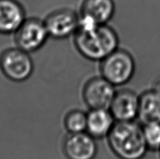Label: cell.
Instances as JSON below:
<instances>
[{"label": "cell", "instance_id": "1", "mask_svg": "<svg viewBox=\"0 0 160 159\" xmlns=\"http://www.w3.org/2000/svg\"><path fill=\"white\" fill-rule=\"evenodd\" d=\"M73 43L83 57L101 62L119 48L120 39L117 31L110 26L96 24L78 26L73 35Z\"/></svg>", "mask_w": 160, "mask_h": 159}, {"label": "cell", "instance_id": "2", "mask_svg": "<svg viewBox=\"0 0 160 159\" xmlns=\"http://www.w3.org/2000/svg\"><path fill=\"white\" fill-rule=\"evenodd\" d=\"M107 138L109 147L120 159H142L148 151L142 125L135 121L117 122Z\"/></svg>", "mask_w": 160, "mask_h": 159}, {"label": "cell", "instance_id": "3", "mask_svg": "<svg viewBox=\"0 0 160 159\" xmlns=\"http://www.w3.org/2000/svg\"><path fill=\"white\" fill-rule=\"evenodd\" d=\"M100 73L115 87L128 84L134 76L135 60L125 49L117 48L100 62Z\"/></svg>", "mask_w": 160, "mask_h": 159}, {"label": "cell", "instance_id": "4", "mask_svg": "<svg viewBox=\"0 0 160 159\" xmlns=\"http://www.w3.org/2000/svg\"><path fill=\"white\" fill-rule=\"evenodd\" d=\"M0 68L3 74L14 82L29 79L34 69L30 53L17 48H8L0 55Z\"/></svg>", "mask_w": 160, "mask_h": 159}, {"label": "cell", "instance_id": "5", "mask_svg": "<svg viewBox=\"0 0 160 159\" xmlns=\"http://www.w3.org/2000/svg\"><path fill=\"white\" fill-rule=\"evenodd\" d=\"M17 47L28 53L40 50L49 37L44 20L36 17L26 18L14 33Z\"/></svg>", "mask_w": 160, "mask_h": 159}, {"label": "cell", "instance_id": "6", "mask_svg": "<svg viewBox=\"0 0 160 159\" xmlns=\"http://www.w3.org/2000/svg\"><path fill=\"white\" fill-rule=\"evenodd\" d=\"M115 87L102 76L92 77L83 87V100L89 109H109L117 92Z\"/></svg>", "mask_w": 160, "mask_h": 159}, {"label": "cell", "instance_id": "7", "mask_svg": "<svg viewBox=\"0 0 160 159\" xmlns=\"http://www.w3.org/2000/svg\"><path fill=\"white\" fill-rule=\"evenodd\" d=\"M79 14L70 9L50 12L44 20L49 37L62 40L74 35L79 26Z\"/></svg>", "mask_w": 160, "mask_h": 159}, {"label": "cell", "instance_id": "8", "mask_svg": "<svg viewBox=\"0 0 160 159\" xmlns=\"http://www.w3.org/2000/svg\"><path fill=\"white\" fill-rule=\"evenodd\" d=\"M62 151L67 159H94L98 146L96 140L87 132H68L62 142Z\"/></svg>", "mask_w": 160, "mask_h": 159}, {"label": "cell", "instance_id": "9", "mask_svg": "<svg viewBox=\"0 0 160 159\" xmlns=\"http://www.w3.org/2000/svg\"><path fill=\"white\" fill-rule=\"evenodd\" d=\"M139 107V95L131 89L117 90L109 111L116 122L135 121L138 118Z\"/></svg>", "mask_w": 160, "mask_h": 159}, {"label": "cell", "instance_id": "10", "mask_svg": "<svg viewBox=\"0 0 160 159\" xmlns=\"http://www.w3.org/2000/svg\"><path fill=\"white\" fill-rule=\"evenodd\" d=\"M26 18L24 8L17 0H0V34H14Z\"/></svg>", "mask_w": 160, "mask_h": 159}, {"label": "cell", "instance_id": "11", "mask_svg": "<svg viewBox=\"0 0 160 159\" xmlns=\"http://www.w3.org/2000/svg\"><path fill=\"white\" fill-rule=\"evenodd\" d=\"M116 11L114 0H83L79 16L98 24H108Z\"/></svg>", "mask_w": 160, "mask_h": 159}, {"label": "cell", "instance_id": "12", "mask_svg": "<svg viewBox=\"0 0 160 159\" xmlns=\"http://www.w3.org/2000/svg\"><path fill=\"white\" fill-rule=\"evenodd\" d=\"M116 123L109 109H89L87 112L86 132L95 140L105 138L110 133Z\"/></svg>", "mask_w": 160, "mask_h": 159}, {"label": "cell", "instance_id": "13", "mask_svg": "<svg viewBox=\"0 0 160 159\" xmlns=\"http://www.w3.org/2000/svg\"><path fill=\"white\" fill-rule=\"evenodd\" d=\"M138 118L142 125L160 123V94L150 89L139 95Z\"/></svg>", "mask_w": 160, "mask_h": 159}, {"label": "cell", "instance_id": "14", "mask_svg": "<svg viewBox=\"0 0 160 159\" xmlns=\"http://www.w3.org/2000/svg\"><path fill=\"white\" fill-rule=\"evenodd\" d=\"M64 127L70 133L86 132L87 112L81 109H72L66 114L63 119Z\"/></svg>", "mask_w": 160, "mask_h": 159}, {"label": "cell", "instance_id": "15", "mask_svg": "<svg viewBox=\"0 0 160 159\" xmlns=\"http://www.w3.org/2000/svg\"><path fill=\"white\" fill-rule=\"evenodd\" d=\"M144 137L148 150H160V123H152L142 125Z\"/></svg>", "mask_w": 160, "mask_h": 159}, {"label": "cell", "instance_id": "16", "mask_svg": "<svg viewBox=\"0 0 160 159\" xmlns=\"http://www.w3.org/2000/svg\"><path fill=\"white\" fill-rule=\"evenodd\" d=\"M152 90H154L155 91H156L157 93L160 94V78H159L158 80H156V81H155L154 84H153L152 86Z\"/></svg>", "mask_w": 160, "mask_h": 159}, {"label": "cell", "instance_id": "17", "mask_svg": "<svg viewBox=\"0 0 160 159\" xmlns=\"http://www.w3.org/2000/svg\"><path fill=\"white\" fill-rule=\"evenodd\" d=\"M159 153H160V150H159Z\"/></svg>", "mask_w": 160, "mask_h": 159}]
</instances>
